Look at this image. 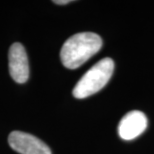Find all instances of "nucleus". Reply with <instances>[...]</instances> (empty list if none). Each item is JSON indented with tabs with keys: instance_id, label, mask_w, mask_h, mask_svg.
I'll return each instance as SVG.
<instances>
[{
	"instance_id": "423d86ee",
	"label": "nucleus",
	"mask_w": 154,
	"mask_h": 154,
	"mask_svg": "<svg viewBox=\"0 0 154 154\" xmlns=\"http://www.w3.org/2000/svg\"><path fill=\"white\" fill-rule=\"evenodd\" d=\"M53 2L55 4H58V5H64V4H68V3H70L71 0H55Z\"/></svg>"
},
{
	"instance_id": "20e7f679",
	"label": "nucleus",
	"mask_w": 154,
	"mask_h": 154,
	"mask_svg": "<svg viewBox=\"0 0 154 154\" xmlns=\"http://www.w3.org/2000/svg\"><path fill=\"white\" fill-rule=\"evenodd\" d=\"M9 72L12 79L20 84L29 78L28 57L21 43H13L9 49Z\"/></svg>"
},
{
	"instance_id": "39448f33",
	"label": "nucleus",
	"mask_w": 154,
	"mask_h": 154,
	"mask_svg": "<svg viewBox=\"0 0 154 154\" xmlns=\"http://www.w3.org/2000/svg\"><path fill=\"white\" fill-rule=\"evenodd\" d=\"M147 128V117L139 110L128 112L120 120L118 134L123 140H132L142 134Z\"/></svg>"
},
{
	"instance_id": "7ed1b4c3",
	"label": "nucleus",
	"mask_w": 154,
	"mask_h": 154,
	"mask_svg": "<svg viewBox=\"0 0 154 154\" xmlns=\"http://www.w3.org/2000/svg\"><path fill=\"white\" fill-rule=\"evenodd\" d=\"M8 143L14 151L20 154H51L47 144L32 134L22 131H12Z\"/></svg>"
},
{
	"instance_id": "f03ea898",
	"label": "nucleus",
	"mask_w": 154,
	"mask_h": 154,
	"mask_svg": "<svg viewBox=\"0 0 154 154\" xmlns=\"http://www.w3.org/2000/svg\"><path fill=\"white\" fill-rule=\"evenodd\" d=\"M114 71V62L111 58H103L94 64L83 75L73 89V96L83 99L100 91L111 78Z\"/></svg>"
},
{
	"instance_id": "f257e3e1",
	"label": "nucleus",
	"mask_w": 154,
	"mask_h": 154,
	"mask_svg": "<svg viewBox=\"0 0 154 154\" xmlns=\"http://www.w3.org/2000/svg\"><path fill=\"white\" fill-rule=\"evenodd\" d=\"M101 47L102 39L96 33H77L64 42L60 51L61 62L66 68L76 69L96 54Z\"/></svg>"
}]
</instances>
